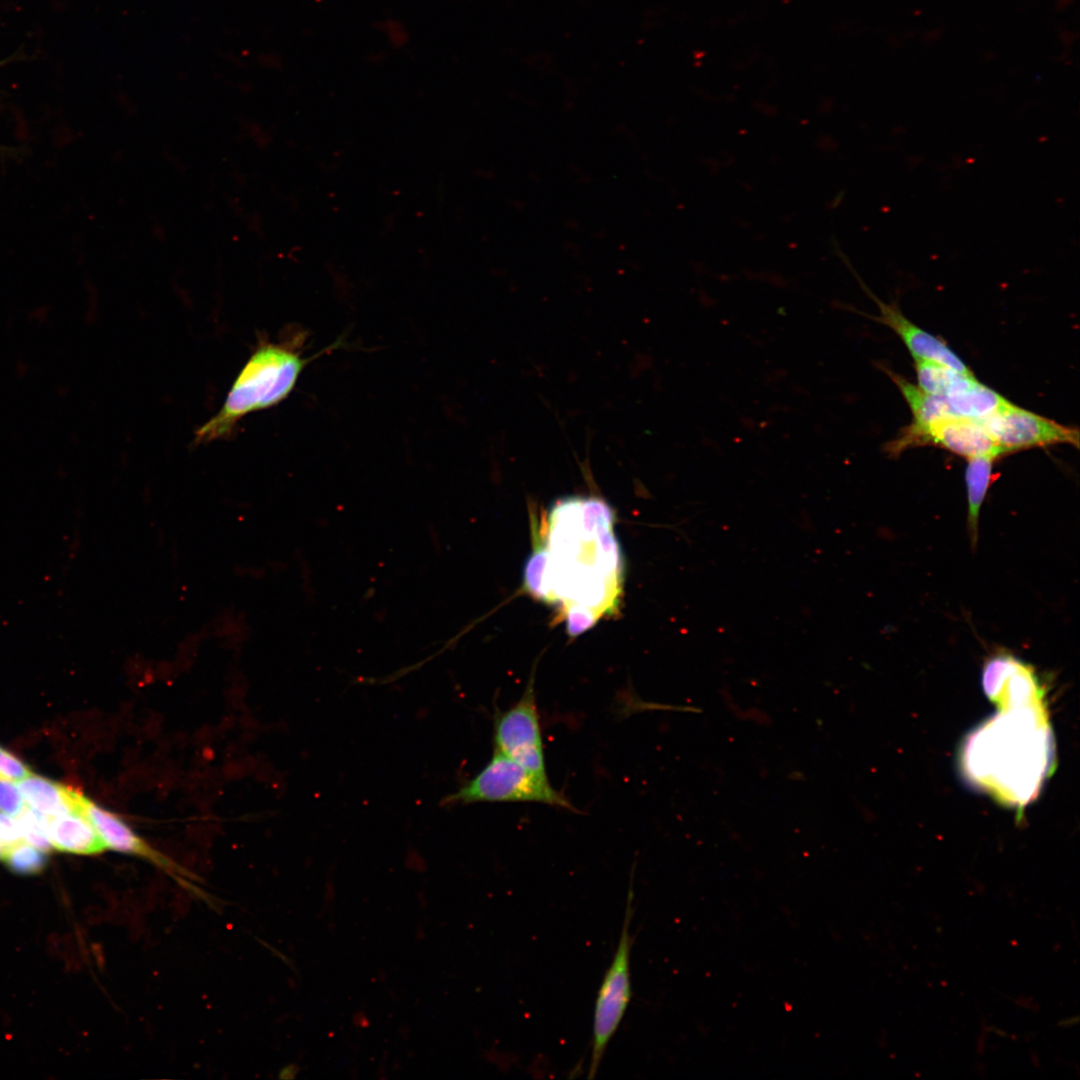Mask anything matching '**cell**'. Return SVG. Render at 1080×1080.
Wrapping results in <instances>:
<instances>
[{
  "label": "cell",
  "mask_w": 1080,
  "mask_h": 1080,
  "mask_svg": "<svg viewBox=\"0 0 1080 1080\" xmlns=\"http://www.w3.org/2000/svg\"><path fill=\"white\" fill-rule=\"evenodd\" d=\"M548 521L545 547L527 561L525 586L537 598L561 602L575 636L616 609L622 557L613 514L601 499L572 497L558 501Z\"/></svg>",
  "instance_id": "6da1fadb"
},
{
  "label": "cell",
  "mask_w": 1080,
  "mask_h": 1080,
  "mask_svg": "<svg viewBox=\"0 0 1080 1080\" xmlns=\"http://www.w3.org/2000/svg\"><path fill=\"white\" fill-rule=\"evenodd\" d=\"M1030 701L1016 712L1020 698L1001 696L994 701L1009 709L975 732L966 747L969 775L1011 803H1026L1036 793L1051 761V743L1042 708ZM1002 706V707H1003ZM1004 707V708H1005ZM1006 709V708H1005Z\"/></svg>",
  "instance_id": "7a4b0ae2"
},
{
  "label": "cell",
  "mask_w": 1080,
  "mask_h": 1080,
  "mask_svg": "<svg viewBox=\"0 0 1080 1080\" xmlns=\"http://www.w3.org/2000/svg\"><path fill=\"white\" fill-rule=\"evenodd\" d=\"M298 342L259 343L232 384L225 402L209 421L195 432L197 443L229 436L246 415L276 406L293 391L304 367Z\"/></svg>",
  "instance_id": "3957f363"
},
{
  "label": "cell",
  "mask_w": 1080,
  "mask_h": 1080,
  "mask_svg": "<svg viewBox=\"0 0 1080 1080\" xmlns=\"http://www.w3.org/2000/svg\"><path fill=\"white\" fill-rule=\"evenodd\" d=\"M479 802H533L577 812L551 785L547 775L535 773L497 751L471 780L442 799L446 806Z\"/></svg>",
  "instance_id": "277c9868"
},
{
  "label": "cell",
  "mask_w": 1080,
  "mask_h": 1080,
  "mask_svg": "<svg viewBox=\"0 0 1080 1080\" xmlns=\"http://www.w3.org/2000/svg\"><path fill=\"white\" fill-rule=\"evenodd\" d=\"M632 917L633 889L630 885L617 948L604 974L595 1001L588 1078L596 1075L606 1048L620 1026L632 997L630 976V954L633 945V937L630 934Z\"/></svg>",
  "instance_id": "5b68a950"
},
{
  "label": "cell",
  "mask_w": 1080,
  "mask_h": 1080,
  "mask_svg": "<svg viewBox=\"0 0 1080 1080\" xmlns=\"http://www.w3.org/2000/svg\"><path fill=\"white\" fill-rule=\"evenodd\" d=\"M493 736L494 751L535 773L547 775L533 675L520 699L496 714Z\"/></svg>",
  "instance_id": "8992f818"
},
{
  "label": "cell",
  "mask_w": 1080,
  "mask_h": 1080,
  "mask_svg": "<svg viewBox=\"0 0 1080 1080\" xmlns=\"http://www.w3.org/2000/svg\"><path fill=\"white\" fill-rule=\"evenodd\" d=\"M1005 454L1034 447L1069 444L1079 447V430L1057 423L1006 401L979 420Z\"/></svg>",
  "instance_id": "52a82bcc"
},
{
  "label": "cell",
  "mask_w": 1080,
  "mask_h": 1080,
  "mask_svg": "<svg viewBox=\"0 0 1080 1080\" xmlns=\"http://www.w3.org/2000/svg\"><path fill=\"white\" fill-rule=\"evenodd\" d=\"M922 445L939 446L966 459L1005 455L979 420L957 416L924 426L910 424L885 450L896 455L906 448Z\"/></svg>",
  "instance_id": "ba28073f"
},
{
  "label": "cell",
  "mask_w": 1080,
  "mask_h": 1080,
  "mask_svg": "<svg viewBox=\"0 0 1080 1080\" xmlns=\"http://www.w3.org/2000/svg\"><path fill=\"white\" fill-rule=\"evenodd\" d=\"M80 809L98 832L106 849L149 861L178 880H182V875L185 876V873L174 862L154 849L118 815L104 809L84 795L81 798Z\"/></svg>",
  "instance_id": "9c48e42d"
},
{
  "label": "cell",
  "mask_w": 1080,
  "mask_h": 1080,
  "mask_svg": "<svg viewBox=\"0 0 1080 1080\" xmlns=\"http://www.w3.org/2000/svg\"><path fill=\"white\" fill-rule=\"evenodd\" d=\"M880 316L873 319L890 327L904 342L915 360L940 363L960 373L972 374L966 364L947 344L906 318L896 304H886L873 296Z\"/></svg>",
  "instance_id": "30bf717a"
},
{
  "label": "cell",
  "mask_w": 1080,
  "mask_h": 1080,
  "mask_svg": "<svg viewBox=\"0 0 1080 1080\" xmlns=\"http://www.w3.org/2000/svg\"><path fill=\"white\" fill-rule=\"evenodd\" d=\"M52 847L77 855H97L106 850L98 832L82 812L46 817Z\"/></svg>",
  "instance_id": "8fae6325"
},
{
  "label": "cell",
  "mask_w": 1080,
  "mask_h": 1080,
  "mask_svg": "<svg viewBox=\"0 0 1080 1080\" xmlns=\"http://www.w3.org/2000/svg\"><path fill=\"white\" fill-rule=\"evenodd\" d=\"M17 787L30 808L45 817L81 812L83 794L51 779L29 773Z\"/></svg>",
  "instance_id": "7c38bea8"
},
{
  "label": "cell",
  "mask_w": 1080,
  "mask_h": 1080,
  "mask_svg": "<svg viewBox=\"0 0 1080 1080\" xmlns=\"http://www.w3.org/2000/svg\"><path fill=\"white\" fill-rule=\"evenodd\" d=\"M996 458L981 456L967 459L965 483L968 500L967 526L972 546L978 541L980 509L993 481V465Z\"/></svg>",
  "instance_id": "4fadbf2b"
},
{
  "label": "cell",
  "mask_w": 1080,
  "mask_h": 1080,
  "mask_svg": "<svg viewBox=\"0 0 1080 1080\" xmlns=\"http://www.w3.org/2000/svg\"><path fill=\"white\" fill-rule=\"evenodd\" d=\"M885 372L908 403L913 415L911 424L924 426L944 418L956 417L945 396L930 394L889 369Z\"/></svg>",
  "instance_id": "5bb4252c"
},
{
  "label": "cell",
  "mask_w": 1080,
  "mask_h": 1080,
  "mask_svg": "<svg viewBox=\"0 0 1080 1080\" xmlns=\"http://www.w3.org/2000/svg\"><path fill=\"white\" fill-rule=\"evenodd\" d=\"M946 398L956 416L975 420L986 418L1007 401L975 378Z\"/></svg>",
  "instance_id": "9a60e30c"
},
{
  "label": "cell",
  "mask_w": 1080,
  "mask_h": 1080,
  "mask_svg": "<svg viewBox=\"0 0 1080 1080\" xmlns=\"http://www.w3.org/2000/svg\"><path fill=\"white\" fill-rule=\"evenodd\" d=\"M918 386L934 395L948 396L967 385L973 374L960 373L940 363L915 360Z\"/></svg>",
  "instance_id": "2e32d148"
},
{
  "label": "cell",
  "mask_w": 1080,
  "mask_h": 1080,
  "mask_svg": "<svg viewBox=\"0 0 1080 1080\" xmlns=\"http://www.w3.org/2000/svg\"><path fill=\"white\" fill-rule=\"evenodd\" d=\"M1 860L13 873L34 875L48 863L47 852L21 840L2 849Z\"/></svg>",
  "instance_id": "e0dca14e"
},
{
  "label": "cell",
  "mask_w": 1080,
  "mask_h": 1080,
  "mask_svg": "<svg viewBox=\"0 0 1080 1080\" xmlns=\"http://www.w3.org/2000/svg\"><path fill=\"white\" fill-rule=\"evenodd\" d=\"M16 822L21 833V838H23L25 842L46 852L52 848L47 833L45 816L33 809L24 808L17 816Z\"/></svg>",
  "instance_id": "ac0fdd59"
},
{
  "label": "cell",
  "mask_w": 1080,
  "mask_h": 1080,
  "mask_svg": "<svg viewBox=\"0 0 1080 1080\" xmlns=\"http://www.w3.org/2000/svg\"><path fill=\"white\" fill-rule=\"evenodd\" d=\"M24 808L19 789L7 779L0 778V810L11 817H17Z\"/></svg>",
  "instance_id": "d6986e66"
},
{
  "label": "cell",
  "mask_w": 1080,
  "mask_h": 1080,
  "mask_svg": "<svg viewBox=\"0 0 1080 1080\" xmlns=\"http://www.w3.org/2000/svg\"><path fill=\"white\" fill-rule=\"evenodd\" d=\"M31 773L29 766L0 746V778L19 780Z\"/></svg>",
  "instance_id": "ffe728a7"
},
{
  "label": "cell",
  "mask_w": 1080,
  "mask_h": 1080,
  "mask_svg": "<svg viewBox=\"0 0 1080 1080\" xmlns=\"http://www.w3.org/2000/svg\"><path fill=\"white\" fill-rule=\"evenodd\" d=\"M21 840L17 822L0 810V845L4 848Z\"/></svg>",
  "instance_id": "44dd1931"
},
{
  "label": "cell",
  "mask_w": 1080,
  "mask_h": 1080,
  "mask_svg": "<svg viewBox=\"0 0 1080 1080\" xmlns=\"http://www.w3.org/2000/svg\"><path fill=\"white\" fill-rule=\"evenodd\" d=\"M2 849H3V847L0 845V859H1Z\"/></svg>",
  "instance_id": "7402d4cb"
}]
</instances>
